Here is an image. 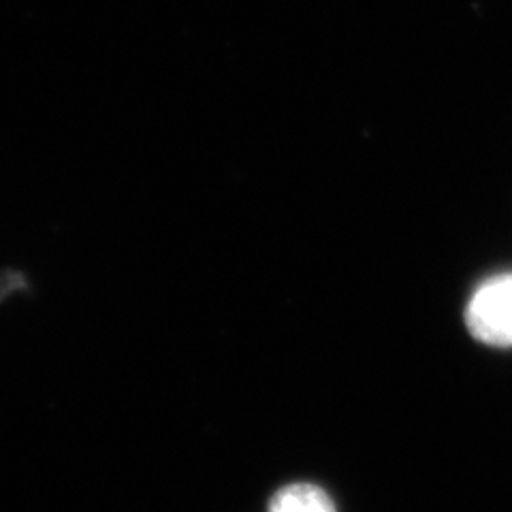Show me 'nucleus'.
<instances>
[{
  "label": "nucleus",
  "mask_w": 512,
  "mask_h": 512,
  "mask_svg": "<svg viewBox=\"0 0 512 512\" xmlns=\"http://www.w3.org/2000/svg\"><path fill=\"white\" fill-rule=\"evenodd\" d=\"M466 325L478 342L512 346V271L476 288L466 308Z\"/></svg>",
  "instance_id": "f257e3e1"
},
{
  "label": "nucleus",
  "mask_w": 512,
  "mask_h": 512,
  "mask_svg": "<svg viewBox=\"0 0 512 512\" xmlns=\"http://www.w3.org/2000/svg\"><path fill=\"white\" fill-rule=\"evenodd\" d=\"M267 512H338V508L323 487L293 483L274 493Z\"/></svg>",
  "instance_id": "f03ea898"
}]
</instances>
